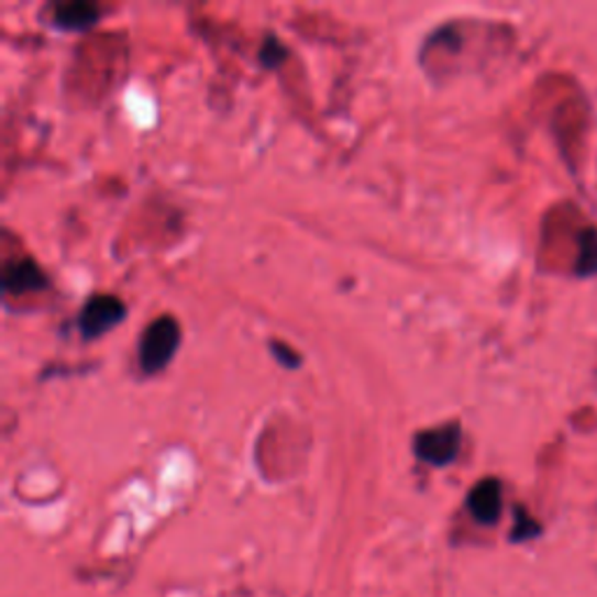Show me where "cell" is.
<instances>
[{
  "instance_id": "1",
  "label": "cell",
  "mask_w": 597,
  "mask_h": 597,
  "mask_svg": "<svg viewBox=\"0 0 597 597\" xmlns=\"http://www.w3.org/2000/svg\"><path fill=\"white\" fill-rule=\"evenodd\" d=\"M180 345V324L176 318L162 316L145 327L139 343V362L147 376L159 374Z\"/></svg>"
},
{
  "instance_id": "2",
  "label": "cell",
  "mask_w": 597,
  "mask_h": 597,
  "mask_svg": "<svg viewBox=\"0 0 597 597\" xmlns=\"http://www.w3.org/2000/svg\"><path fill=\"white\" fill-rule=\"evenodd\" d=\"M462 446V430L457 422H444L413 436V453L418 460L434 467H446L457 457Z\"/></svg>"
},
{
  "instance_id": "3",
  "label": "cell",
  "mask_w": 597,
  "mask_h": 597,
  "mask_svg": "<svg viewBox=\"0 0 597 597\" xmlns=\"http://www.w3.org/2000/svg\"><path fill=\"white\" fill-rule=\"evenodd\" d=\"M126 318V306L112 295H96L77 316V330L85 339H99L112 327H118Z\"/></svg>"
},
{
  "instance_id": "4",
  "label": "cell",
  "mask_w": 597,
  "mask_h": 597,
  "mask_svg": "<svg viewBox=\"0 0 597 597\" xmlns=\"http://www.w3.org/2000/svg\"><path fill=\"white\" fill-rule=\"evenodd\" d=\"M502 484L497 478H484L469 490L467 509L480 526H495L502 516Z\"/></svg>"
},
{
  "instance_id": "5",
  "label": "cell",
  "mask_w": 597,
  "mask_h": 597,
  "mask_svg": "<svg viewBox=\"0 0 597 597\" xmlns=\"http://www.w3.org/2000/svg\"><path fill=\"white\" fill-rule=\"evenodd\" d=\"M47 287V276L43 274V268L37 266L33 259L22 257V259H10L3 266V290L8 297L14 295H29L45 290Z\"/></svg>"
},
{
  "instance_id": "6",
  "label": "cell",
  "mask_w": 597,
  "mask_h": 597,
  "mask_svg": "<svg viewBox=\"0 0 597 597\" xmlns=\"http://www.w3.org/2000/svg\"><path fill=\"white\" fill-rule=\"evenodd\" d=\"M101 16V8L87 0H73V3H62L54 8V24L64 31H87Z\"/></svg>"
},
{
  "instance_id": "7",
  "label": "cell",
  "mask_w": 597,
  "mask_h": 597,
  "mask_svg": "<svg viewBox=\"0 0 597 597\" xmlns=\"http://www.w3.org/2000/svg\"><path fill=\"white\" fill-rule=\"evenodd\" d=\"M285 54H287V49L283 47V43H278L274 35H268L266 41H264L262 52H259V59H262V64H264L266 68H276L278 64H283Z\"/></svg>"
},
{
  "instance_id": "8",
  "label": "cell",
  "mask_w": 597,
  "mask_h": 597,
  "mask_svg": "<svg viewBox=\"0 0 597 597\" xmlns=\"http://www.w3.org/2000/svg\"><path fill=\"white\" fill-rule=\"evenodd\" d=\"M272 351H274L276 360L283 364V367H287V369H295V367H299V364H301L299 353L292 351L290 345L283 343V341H272Z\"/></svg>"
},
{
  "instance_id": "9",
  "label": "cell",
  "mask_w": 597,
  "mask_h": 597,
  "mask_svg": "<svg viewBox=\"0 0 597 597\" xmlns=\"http://www.w3.org/2000/svg\"><path fill=\"white\" fill-rule=\"evenodd\" d=\"M537 530H539V528L534 526L532 518H528L526 511H518V526H516V530H513V539H528V537L537 534Z\"/></svg>"
}]
</instances>
